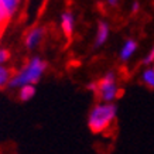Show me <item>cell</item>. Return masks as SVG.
Returning <instances> with one entry per match:
<instances>
[{
  "label": "cell",
  "instance_id": "cell-1",
  "mask_svg": "<svg viewBox=\"0 0 154 154\" xmlns=\"http://www.w3.org/2000/svg\"><path fill=\"white\" fill-rule=\"evenodd\" d=\"M117 107L113 103H99L89 113L88 126L94 133H103L116 119Z\"/></svg>",
  "mask_w": 154,
  "mask_h": 154
},
{
  "label": "cell",
  "instance_id": "cell-2",
  "mask_svg": "<svg viewBox=\"0 0 154 154\" xmlns=\"http://www.w3.org/2000/svg\"><path fill=\"white\" fill-rule=\"evenodd\" d=\"M45 68H47V64L42 60L37 58V57L31 58L27 65L10 79L9 85L11 88H23L26 85L35 84L41 78V75L45 71Z\"/></svg>",
  "mask_w": 154,
  "mask_h": 154
},
{
  "label": "cell",
  "instance_id": "cell-3",
  "mask_svg": "<svg viewBox=\"0 0 154 154\" xmlns=\"http://www.w3.org/2000/svg\"><path fill=\"white\" fill-rule=\"evenodd\" d=\"M99 98L102 99L105 103H110L113 99L117 98L119 95V89L116 86V81H115V74L109 72L103 76V79L98 82V92Z\"/></svg>",
  "mask_w": 154,
  "mask_h": 154
},
{
  "label": "cell",
  "instance_id": "cell-4",
  "mask_svg": "<svg viewBox=\"0 0 154 154\" xmlns=\"http://www.w3.org/2000/svg\"><path fill=\"white\" fill-rule=\"evenodd\" d=\"M44 33H45V30L41 27H34L31 30H28V33L26 34V45H27V48L34 50L37 47L38 42L41 41Z\"/></svg>",
  "mask_w": 154,
  "mask_h": 154
},
{
  "label": "cell",
  "instance_id": "cell-5",
  "mask_svg": "<svg viewBox=\"0 0 154 154\" xmlns=\"http://www.w3.org/2000/svg\"><path fill=\"white\" fill-rule=\"evenodd\" d=\"M61 27H62V31L66 35V38H69L72 35V31H74V16H72V13L65 11L61 16Z\"/></svg>",
  "mask_w": 154,
  "mask_h": 154
},
{
  "label": "cell",
  "instance_id": "cell-6",
  "mask_svg": "<svg viewBox=\"0 0 154 154\" xmlns=\"http://www.w3.org/2000/svg\"><path fill=\"white\" fill-rule=\"evenodd\" d=\"M109 35V26L105 21H100L98 26V34H96V40H95V47H100L103 42L107 40Z\"/></svg>",
  "mask_w": 154,
  "mask_h": 154
},
{
  "label": "cell",
  "instance_id": "cell-7",
  "mask_svg": "<svg viewBox=\"0 0 154 154\" xmlns=\"http://www.w3.org/2000/svg\"><path fill=\"white\" fill-rule=\"evenodd\" d=\"M136 48H137V42H136L134 40H127V41L125 42L123 48H122V51H120V60L127 61L133 54H134Z\"/></svg>",
  "mask_w": 154,
  "mask_h": 154
},
{
  "label": "cell",
  "instance_id": "cell-8",
  "mask_svg": "<svg viewBox=\"0 0 154 154\" xmlns=\"http://www.w3.org/2000/svg\"><path fill=\"white\" fill-rule=\"evenodd\" d=\"M35 95V88L33 85H26L23 88H20V99L21 100H28Z\"/></svg>",
  "mask_w": 154,
  "mask_h": 154
},
{
  "label": "cell",
  "instance_id": "cell-9",
  "mask_svg": "<svg viewBox=\"0 0 154 154\" xmlns=\"http://www.w3.org/2000/svg\"><path fill=\"white\" fill-rule=\"evenodd\" d=\"M141 81L150 89H154V69H146L141 75Z\"/></svg>",
  "mask_w": 154,
  "mask_h": 154
},
{
  "label": "cell",
  "instance_id": "cell-10",
  "mask_svg": "<svg viewBox=\"0 0 154 154\" xmlns=\"http://www.w3.org/2000/svg\"><path fill=\"white\" fill-rule=\"evenodd\" d=\"M10 76H11V71L0 65V86H5L6 84H10Z\"/></svg>",
  "mask_w": 154,
  "mask_h": 154
},
{
  "label": "cell",
  "instance_id": "cell-11",
  "mask_svg": "<svg viewBox=\"0 0 154 154\" xmlns=\"http://www.w3.org/2000/svg\"><path fill=\"white\" fill-rule=\"evenodd\" d=\"M9 20H10L9 14L6 13L5 7H3V5H2V0H0V30H3V28L6 27V24H7Z\"/></svg>",
  "mask_w": 154,
  "mask_h": 154
},
{
  "label": "cell",
  "instance_id": "cell-12",
  "mask_svg": "<svg viewBox=\"0 0 154 154\" xmlns=\"http://www.w3.org/2000/svg\"><path fill=\"white\" fill-rule=\"evenodd\" d=\"M153 62H154V47L150 50V52L144 57V60H143V64H144V65H149V64H153Z\"/></svg>",
  "mask_w": 154,
  "mask_h": 154
},
{
  "label": "cell",
  "instance_id": "cell-13",
  "mask_svg": "<svg viewBox=\"0 0 154 154\" xmlns=\"http://www.w3.org/2000/svg\"><path fill=\"white\" fill-rule=\"evenodd\" d=\"M10 58V52L7 50H0V64H3Z\"/></svg>",
  "mask_w": 154,
  "mask_h": 154
},
{
  "label": "cell",
  "instance_id": "cell-14",
  "mask_svg": "<svg viewBox=\"0 0 154 154\" xmlns=\"http://www.w3.org/2000/svg\"><path fill=\"white\" fill-rule=\"evenodd\" d=\"M88 88L91 89V91H94L95 94L98 92V84H96V82H92V84H89V85H88Z\"/></svg>",
  "mask_w": 154,
  "mask_h": 154
},
{
  "label": "cell",
  "instance_id": "cell-15",
  "mask_svg": "<svg viewBox=\"0 0 154 154\" xmlns=\"http://www.w3.org/2000/svg\"><path fill=\"white\" fill-rule=\"evenodd\" d=\"M139 9H140L139 2H134V3H133V6H131V11H133V13H137V11H139Z\"/></svg>",
  "mask_w": 154,
  "mask_h": 154
},
{
  "label": "cell",
  "instance_id": "cell-16",
  "mask_svg": "<svg viewBox=\"0 0 154 154\" xmlns=\"http://www.w3.org/2000/svg\"><path fill=\"white\" fill-rule=\"evenodd\" d=\"M107 2H109V5H110V6H116L119 0H107Z\"/></svg>",
  "mask_w": 154,
  "mask_h": 154
},
{
  "label": "cell",
  "instance_id": "cell-17",
  "mask_svg": "<svg viewBox=\"0 0 154 154\" xmlns=\"http://www.w3.org/2000/svg\"><path fill=\"white\" fill-rule=\"evenodd\" d=\"M0 38H2V30H0Z\"/></svg>",
  "mask_w": 154,
  "mask_h": 154
}]
</instances>
